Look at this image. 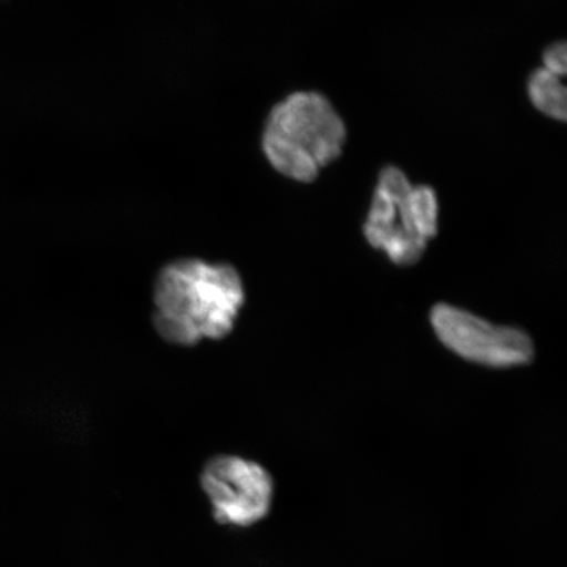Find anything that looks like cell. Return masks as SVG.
Instances as JSON below:
<instances>
[{
  "mask_svg": "<svg viewBox=\"0 0 567 567\" xmlns=\"http://www.w3.org/2000/svg\"><path fill=\"white\" fill-rule=\"evenodd\" d=\"M247 301L243 274L225 260L177 257L152 282V328L163 342L196 347L230 337Z\"/></svg>",
  "mask_w": 567,
  "mask_h": 567,
  "instance_id": "cell-1",
  "label": "cell"
},
{
  "mask_svg": "<svg viewBox=\"0 0 567 567\" xmlns=\"http://www.w3.org/2000/svg\"><path fill=\"white\" fill-rule=\"evenodd\" d=\"M346 138L343 120L328 99L315 91H295L269 106L259 151L276 174L307 184L340 157Z\"/></svg>",
  "mask_w": 567,
  "mask_h": 567,
  "instance_id": "cell-2",
  "label": "cell"
},
{
  "mask_svg": "<svg viewBox=\"0 0 567 567\" xmlns=\"http://www.w3.org/2000/svg\"><path fill=\"white\" fill-rule=\"evenodd\" d=\"M437 221L434 189L413 186L400 168L382 169L364 225L368 244L396 266L415 265L436 236Z\"/></svg>",
  "mask_w": 567,
  "mask_h": 567,
  "instance_id": "cell-3",
  "label": "cell"
},
{
  "mask_svg": "<svg viewBox=\"0 0 567 567\" xmlns=\"http://www.w3.org/2000/svg\"><path fill=\"white\" fill-rule=\"evenodd\" d=\"M198 484L219 526L250 528L272 512V474L252 458L237 453H216L204 461Z\"/></svg>",
  "mask_w": 567,
  "mask_h": 567,
  "instance_id": "cell-4",
  "label": "cell"
},
{
  "mask_svg": "<svg viewBox=\"0 0 567 567\" xmlns=\"http://www.w3.org/2000/svg\"><path fill=\"white\" fill-rule=\"evenodd\" d=\"M431 323L446 349L472 363L513 368L534 359V343L523 330L495 326L452 305H436Z\"/></svg>",
  "mask_w": 567,
  "mask_h": 567,
  "instance_id": "cell-5",
  "label": "cell"
},
{
  "mask_svg": "<svg viewBox=\"0 0 567 567\" xmlns=\"http://www.w3.org/2000/svg\"><path fill=\"white\" fill-rule=\"evenodd\" d=\"M528 94L536 109L549 117L566 120V87L561 78L550 71L537 69L528 81Z\"/></svg>",
  "mask_w": 567,
  "mask_h": 567,
  "instance_id": "cell-6",
  "label": "cell"
},
{
  "mask_svg": "<svg viewBox=\"0 0 567 567\" xmlns=\"http://www.w3.org/2000/svg\"><path fill=\"white\" fill-rule=\"evenodd\" d=\"M544 65L545 70L550 71V73L559 78L566 75L567 62L565 42H558V44L551 45L545 51Z\"/></svg>",
  "mask_w": 567,
  "mask_h": 567,
  "instance_id": "cell-7",
  "label": "cell"
}]
</instances>
